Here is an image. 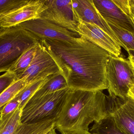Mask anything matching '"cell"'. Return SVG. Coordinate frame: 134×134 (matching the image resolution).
Wrapping results in <instances>:
<instances>
[{"instance_id":"cell-10","label":"cell","mask_w":134,"mask_h":134,"mask_svg":"<svg viewBox=\"0 0 134 134\" xmlns=\"http://www.w3.org/2000/svg\"><path fill=\"white\" fill-rule=\"evenodd\" d=\"M76 20L94 24L109 35L121 47H124L108 24L102 17L94 4L93 0H72Z\"/></svg>"},{"instance_id":"cell-8","label":"cell","mask_w":134,"mask_h":134,"mask_svg":"<svg viewBox=\"0 0 134 134\" xmlns=\"http://www.w3.org/2000/svg\"><path fill=\"white\" fill-rule=\"evenodd\" d=\"M17 26L30 31L40 40L69 41L80 37L78 33L41 18L23 22Z\"/></svg>"},{"instance_id":"cell-15","label":"cell","mask_w":134,"mask_h":134,"mask_svg":"<svg viewBox=\"0 0 134 134\" xmlns=\"http://www.w3.org/2000/svg\"><path fill=\"white\" fill-rule=\"evenodd\" d=\"M55 127V120L21 124L14 134H47Z\"/></svg>"},{"instance_id":"cell-19","label":"cell","mask_w":134,"mask_h":134,"mask_svg":"<svg viewBox=\"0 0 134 134\" xmlns=\"http://www.w3.org/2000/svg\"><path fill=\"white\" fill-rule=\"evenodd\" d=\"M22 110L18 109L0 120V134H14L21 124Z\"/></svg>"},{"instance_id":"cell-14","label":"cell","mask_w":134,"mask_h":134,"mask_svg":"<svg viewBox=\"0 0 134 134\" xmlns=\"http://www.w3.org/2000/svg\"><path fill=\"white\" fill-rule=\"evenodd\" d=\"M69 89L66 79L60 72L51 76L31 98H38L60 90Z\"/></svg>"},{"instance_id":"cell-25","label":"cell","mask_w":134,"mask_h":134,"mask_svg":"<svg viewBox=\"0 0 134 134\" xmlns=\"http://www.w3.org/2000/svg\"><path fill=\"white\" fill-rule=\"evenodd\" d=\"M112 1L126 15L130 17V12L129 0H112Z\"/></svg>"},{"instance_id":"cell-32","label":"cell","mask_w":134,"mask_h":134,"mask_svg":"<svg viewBox=\"0 0 134 134\" xmlns=\"http://www.w3.org/2000/svg\"><path fill=\"white\" fill-rule=\"evenodd\" d=\"M1 120V116H0V120Z\"/></svg>"},{"instance_id":"cell-29","label":"cell","mask_w":134,"mask_h":134,"mask_svg":"<svg viewBox=\"0 0 134 134\" xmlns=\"http://www.w3.org/2000/svg\"><path fill=\"white\" fill-rule=\"evenodd\" d=\"M128 53L129 54V60L134 62V51H129Z\"/></svg>"},{"instance_id":"cell-12","label":"cell","mask_w":134,"mask_h":134,"mask_svg":"<svg viewBox=\"0 0 134 134\" xmlns=\"http://www.w3.org/2000/svg\"><path fill=\"white\" fill-rule=\"evenodd\" d=\"M46 0H30L23 6L0 15V28H11L31 20L40 18Z\"/></svg>"},{"instance_id":"cell-11","label":"cell","mask_w":134,"mask_h":134,"mask_svg":"<svg viewBox=\"0 0 134 134\" xmlns=\"http://www.w3.org/2000/svg\"><path fill=\"white\" fill-rule=\"evenodd\" d=\"M76 29L81 37L107 51L110 55L115 57L120 56L121 46L97 25L79 20Z\"/></svg>"},{"instance_id":"cell-17","label":"cell","mask_w":134,"mask_h":134,"mask_svg":"<svg viewBox=\"0 0 134 134\" xmlns=\"http://www.w3.org/2000/svg\"><path fill=\"white\" fill-rule=\"evenodd\" d=\"M90 131L94 134H127L119 127L115 120L108 113L102 119L94 122Z\"/></svg>"},{"instance_id":"cell-5","label":"cell","mask_w":134,"mask_h":134,"mask_svg":"<svg viewBox=\"0 0 134 134\" xmlns=\"http://www.w3.org/2000/svg\"><path fill=\"white\" fill-rule=\"evenodd\" d=\"M106 77L109 95L121 99L127 97L129 90L134 85V68L130 60L110 55Z\"/></svg>"},{"instance_id":"cell-21","label":"cell","mask_w":134,"mask_h":134,"mask_svg":"<svg viewBox=\"0 0 134 134\" xmlns=\"http://www.w3.org/2000/svg\"><path fill=\"white\" fill-rule=\"evenodd\" d=\"M127 52L134 51V34L131 32L119 27L111 24L108 23Z\"/></svg>"},{"instance_id":"cell-24","label":"cell","mask_w":134,"mask_h":134,"mask_svg":"<svg viewBox=\"0 0 134 134\" xmlns=\"http://www.w3.org/2000/svg\"><path fill=\"white\" fill-rule=\"evenodd\" d=\"M20 104L15 97L6 104L0 111L1 119L11 114L18 109H19Z\"/></svg>"},{"instance_id":"cell-7","label":"cell","mask_w":134,"mask_h":134,"mask_svg":"<svg viewBox=\"0 0 134 134\" xmlns=\"http://www.w3.org/2000/svg\"><path fill=\"white\" fill-rule=\"evenodd\" d=\"M45 5L46 8L42 12L40 18L77 33L78 23L75 17L72 0H46Z\"/></svg>"},{"instance_id":"cell-9","label":"cell","mask_w":134,"mask_h":134,"mask_svg":"<svg viewBox=\"0 0 134 134\" xmlns=\"http://www.w3.org/2000/svg\"><path fill=\"white\" fill-rule=\"evenodd\" d=\"M107 112L127 134H134V100L107 96Z\"/></svg>"},{"instance_id":"cell-23","label":"cell","mask_w":134,"mask_h":134,"mask_svg":"<svg viewBox=\"0 0 134 134\" xmlns=\"http://www.w3.org/2000/svg\"><path fill=\"white\" fill-rule=\"evenodd\" d=\"M17 80L15 75L10 72L0 76V94Z\"/></svg>"},{"instance_id":"cell-18","label":"cell","mask_w":134,"mask_h":134,"mask_svg":"<svg viewBox=\"0 0 134 134\" xmlns=\"http://www.w3.org/2000/svg\"><path fill=\"white\" fill-rule=\"evenodd\" d=\"M51 75L38 79L29 83L19 92L15 97L19 103L20 109L22 110L29 100L37 90L49 79Z\"/></svg>"},{"instance_id":"cell-2","label":"cell","mask_w":134,"mask_h":134,"mask_svg":"<svg viewBox=\"0 0 134 134\" xmlns=\"http://www.w3.org/2000/svg\"><path fill=\"white\" fill-rule=\"evenodd\" d=\"M107 96L102 91L69 89L65 103L55 120V129L60 132L90 131L89 126L107 115Z\"/></svg>"},{"instance_id":"cell-13","label":"cell","mask_w":134,"mask_h":134,"mask_svg":"<svg viewBox=\"0 0 134 134\" xmlns=\"http://www.w3.org/2000/svg\"><path fill=\"white\" fill-rule=\"evenodd\" d=\"M101 15L108 23L111 24L134 34V25L131 18L120 9L112 0H93Z\"/></svg>"},{"instance_id":"cell-6","label":"cell","mask_w":134,"mask_h":134,"mask_svg":"<svg viewBox=\"0 0 134 134\" xmlns=\"http://www.w3.org/2000/svg\"><path fill=\"white\" fill-rule=\"evenodd\" d=\"M30 66L18 79H23L27 85L41 78L60 72L59 68L47 48L41 42Z\"/></svg>"},{"instance_id":"cell-16","label":"cell","mask_w":134,"mask_h":134,"mask_svg":"<svg viewBox=\"0 0 134 134\" xmlns=\"http://www.w3.org/2000/svg\"><path fill=\"white\" fill-rule=\"evenodd\" d=\"M40 44L39 41L25 51L9 69V71L14 73L17 79L30 66L34 58Z\"/></svg>"},{"instance_id":"cell-4","label":"cell","mask_w":134,"mask_h":134,"mask_svg":"<svg viewBox=\"0 0 134 134\" xmlns=\"http://www.w3.org/2000/svg\"><path fill=\"white\" fill-rule=\"evenodd\" d=\"M69 89L38 98H31L21 112V123L55 120L65 103Z\"/></svg>"},{"instance_id":"cell-3","label":"cell","mask_w":134,"mask_h":134,"mask_svg":"<svg viewBox=\"0 0 134 134\" xmlns=\"http://www.w3.org/2000/svg\"><path fill=\"white\" fill-rule=\"evenodd\" d=\"M40 40L18 26L0 28V73L8 72L22 54Z\"/></svg>"},{"instance_id":"cell-27","label":"cell","mask_w":134,"mask_h":134,"mask_svg":"<svg viewBox=\"0 0 134 134\" xmlns=\"http://www.w3.org/2000/svg\"><path fill=\"white\" fill-rule=\"evenodd\" d=\"M61 134H94L91 133L90 131H65L60 132Z\"/></svg>"},{"instance_id":"cell-26","label":"cell","mask_w":134,"mask_h":134,"mask_svg":"<svg viewBox=\"0 0 134 134\" xmlns=\"http://www.w3.org/2000/svg\"><path fill=\"white\" fill-rule=\"evenodd\" d=\"M129 4H130V16L134 25V0H129Z\"/></svg>"},{"instance_id":"cell-28","label":"cell","mask_w":134,"mask_h":134,"mask_svg":"<svg viewBox=\"0 0 134 134\" xmlns=\"http://www.w3.org/2000/svg\"><path fill=\"white\" fill-rule=\"evenodd\" d=\"M127 97L131 98L134 100V85L131 87L129 90Z\"/></svg>"},{"instance_id":"cell-30","label":"cell","mask_w":134,"mask_h":134,"mask_svg":"<svg viewBox=\"0 0 134 134\" xmlns=\"http://www.w3.org/2000/svg\"><path fill=\"white\" fill-rule=\"evenodd\" d=\"M55 130V128H54V129L52 130L51 131H49V132L47 134H57Z\"/></svg>"},{"instance_id":"cell-20","label":"cell","mask_w":134,"mask_h":134,"mask_svg":"<svg viewBox=\"0 0 134 134\" xmlns=\"http://www.w3.org/2000/svg\"><path fill=\"white\" fill-rule=\"evenodd\" d=\"M26 85L23 79H18L0 94V111Z\"/></svg>"},{"instance_id":"cell-1","label":"cell","mask_w":134,"mask_h":134,"mask_svg":"<svg viewBox=\"0 0 134 134\" xmlns=\"http://www.w3.org/2000/svg\"><path fill=\"white\" fill-rule=\"evenodd\" d=\"M53 57L70 89H108L106 67L110 54L80 36L69 41L40 40Z\"/></svg>"},{"instance_id":"cell-22","label":"cell","mask_w":134,"mask_h":134,"mask_svg":"<svg viewBox=\"0 0 134 134\" xmlns=\"http://www.w3.org/2000/svg\"><path fill=\"white\" fill-rule=\"evenodd\" d=\"M29 0H0V15L20 8Z\"/></svg>"},{"instance_id":"cell-31","label":"cell","mask_w":134,"mask_h":134,"mask_svg":"<svg viewBox=\"0 0 134 134\" xmlns=\"http://www.w3.org/2000/svg\"><path fill=\"white\" fill-rule=\"evenodd\" d=\"M131 62V63H132V65H133V67L134 68V62H133V61H130Z\"/></svg>"}]
</instances>
